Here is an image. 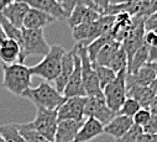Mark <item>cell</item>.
Listing matches in <instances>:
<instances>
[{
  "label": "cell",
  "instance_id": "cell-12",
  "mask_svg": "<svg viewBox=\"0 0 157 142\" xmlns=\"http://www.w3.org/2000/svg\"><path fill=\"white\" fill-rule=\"evenodd\" d=\"M100 16H101V14L94 9H90V8L83 6V5H78V6L73 8V10L67 16L66 21H67L68 26L71 28H73V27H75L78 25H82V24L94 22Z\"/></svg>",
  "mask_w": 157,
  "mask_h": 142
},
{
  "label": "cell",
  "instance_id": "cell-16",
  "mask_svg": "<svg viewBox=\"0 0 157 142\" xmlns=\"http://www.w3.org/2000/svg\"><path fill=\"white\" fill-rule=\"evenodd\" d=\"M55 17H52L51 15L40 11L37 9H32L30 8L24 22H22V28H27V30H44L46 26H48L50 24L55 22Z\"/></svg>",
  "mask_w": 157,
  "mask_h": 142
},
{
  "label": "cell",
  "instance_id": "cell-9",
  "mask_svg": "<svg viewBox=\"0 0 157 142\" xmlns=\"http://www.w3.org/2000/svg\"><path fill=\"white\" fill-rule=\"evenodd\" d=\"M87 96L67 98L66 101L57 109V119L62 120H84V105Z\"/></svg>",
  "mask_w": 157,
  "mask_h": 142
},
{
  "label": "cell",
  "instance_id": "cell-8",
  "mask_svg": "<svg viewBox=\"0 0 157 142\" xmlns=\"http://www.w3.org/2000/svg\"><path fill=\"white\" fill-rule=\"evenodd\" d=\"M116 114L106 105L104 96H87L84 105V118H94L104 126Z\"/></svg>",
  "mask_w": 157,
  "mask_h": 142
},
{
  "label": "cell",
  "instance_id": "cell-25",
  "mask_svg": "<svg viewBox=\"0 0 157 142\" xmlns=\"http://www.w3.org/2000/svg\"><path fill=\"white\" fill-rule=\"evenodd\" d=\"M19 132L21 135V137L24 138L25 142H48L40 132H38L31 122H26V124H19L17 125Z\"/></svg>",
  "mask_w": 157,
  "mask_h": 142
},
{
  "label": "cell",
  "instance_id": "cell-5",
  "mask_svg": "<svg viewBox=\"0 0 157 142\" xmlns=\"http://www.w3.org/2000/svg\"><path fill=\"white\" fill-rule=\"evenodd\" d=\"M126 76L128 69H121L116 73L115 79L103 89L104 100L109 108L117 114L126 99Z\"/></svg>",
  "mask_w": 157,
  "mask_h": 142
},
{
  "label": "cell",
  "instance_id": "cell-19",
  "mask_svg": "<svg viewBox=\"0 0 157 142\" xmlns=\"http://www.w3.org/2000/svg\"><path fill=\"white\" fill-rule=\"evenodd\" d=\"M132 125H134V121L131 118L116 114L113 118V120L104 126V133H106L110 137H114L116 140V138L121 137L125 132H128Z\"/></svg>",
  "mask_w": 157,
  "mask_h": 142
},
{
  "label": "cell",
  "instance_id": "cell-7",
  "mask_svg": "<svg viewBox=\"0 0 157 142\" xmlns=\"http://www.w3.org/2000/svg\"><path fill=\"white\" fill-rule=\"evenodd\" d=\"M31 124L48 142H53L56 127L58 124L57 110H48L36 106V116Z\"/></svg>",
  "mask_w": 157,
  "mask_h": 142
},
{
  "label": "cell",
  "instance_id": "cell-28",
  "mask_svg": "<svg viewBox=\"0 0 157 142\" xmlns=\"http://www.w3.org/2000/svg\"><path fill=\"white\" fill-rule=\"evenodd\" d=\"M95 73H97V77H98V80H99V84H100V88L101 90L108 85L110 84L115 77H116V73L114 70L109 67H104V65H93Z\"/></svg>",
  "mask_w": 157,
  "mask_h": 142
},
{
  "label": "cell",
  "instance_id": "cell-46",
  "mask_svg": "<svg viewBox=\"0 0 157 142\" xmlns=\"http://www.w3.org/2000/svg\"><path fill=\"white\" fill-rule=\"evenodd\" d=\"M0 142H4V141H3V138H2V136H0Z\"/></svg>",
  "mask_w": 157,
  "mask_h": 142
},
{
  "label": "cell",
  "instance_id": "cell-10",
  "mask_svg": "<svg viewBox=\"0 0 157 142\" xmlns=\"http://www.w3.org/2000/svg\"><path fill=\"white\" fill-rule=\"evenodd\" d=\"M77 48V47H75ZM64 98H73V96H87L83 87V79H82V67H81V59L78 56L77 51L74 54V68L73 72L64 87L63 90Z\"/></svg>",
  "mask_w": 157,
  "mask_h": 142
},
{
  "label": "cell",
  "instance_id": "cell-31",
  "mask_svg": "<svg viewBox=\"0 0 157 142\" xmlns=\"http://www.w3.org/2000/svg\"><path fill=\"white\" fill-rule=\"evenodd\" d=\"M141 133H142V129L134 124L128 132H125L121 137L116 138L115 142H137V138Z\"/></svg>",
  "mask_w": 157,
  "mask_h": 142
},
{
  "label": "cell",
  "instance_id": "cell-39",
  "mask_svg": "<svg viewBox=\"0 0 157 142\" xmlns=\"http://www.w3.org/2000/svg\"><path fill=\"white\" fill-rule=\"evenodd\" d=\"M157 62V45L148 47V63Z\"/></svg>",
  "mask_w": 157,
  "mask_h": 142
},
{
  "label": "cell",
  "instance_id": "cell-41",
  "mask_svg": "<svg viewBox=\"0 0 157 142\" xmlns=\"http://www.w3.org/2000/svg\"><path fill=\"white\" fill-rule=\"evenodd\" d=\"M14 2H16V0H0V11H3L6 6L13 4Z\"/></svg>",
  "mask_w": 157,
  "mask_h": 142
},
{
  "label": "cell",
  "instance_id": "cell-20",
  "mask_svg": "<svg viewBox=\"0 0 157 142\" xmlns=\"http://www.w3.org/2000/svg\"><path fill=\"white\" fill-rule=\"evenodd\" d=\"M0 62L2 64L24 63L21 59V47L16 41L6 39L0 46Z\"/></svg>",
  "mask_w": 157,
  "mask_h": 142
},
{
  "label": "cell",
  "instance_id": "cell-23",
  "mask_svg": "<svg viewBox=\"0 0 157 142\" xmlns=\"http://www.w3.org/2000/svg\"><path fill=\"white\" fill-rule=\"evenodd\" d=\"M121 42H117L115 40H110L109 42H106L98 52L95 61L93 63V65H104V67H109L114 54L117 52V50L120 48Z\"/></svg>",
  "mask_w": 157,
  "mask_h": 142
},
{
  "label": "cell",
  "instance_id": "cell-43",
  "mask_svg": "<svg viewBox=\"0 0 157 142\" xmlns=\"http://www.w3.org/2000/svg\"><path fill=\"white\" fill-rule=\"evenodd\" d=\"M8 37H6V35L4 33V31H3V28L0 27V46H2L3 43H4V41L6 40Z\"/></svg>",
  "mask_w": 157,
  "mask_h": 142
},
{
  "label": "cell",
  "instance_id": "cell-21",
  "mask_svg": "<svg viewBox=\"0 0 157 142\" xmlns=\"http://www.w3.org/2000/svg\"><path fill=\"white\" fill-rule=\"evenodd\" d=\"M126 98L135 99L141 108L148 109V106L155 98V94L150 89V87H142L136 84H126Z\"/></svg>",
  "mask_w": 157,
  "mask_h": 142
},
{
  "label": "cell",
  "instance_id": "cell-14",
  "mask_svg": "<svg viewBox=\"0 0 157 142\" xmlns=\"http://www.w3.org/2000/svg\"><path fill=\"white\" fill-rule=\"evenodd\" d=\"M75 46L74 48H72L71 51L66 52L62 57V61H61V69H59V73L56 78V80L53 82L55 83V88L57 89V92H59L61 94L63 93L64 90V87L73 72V68H74V54H75Z\"/></svg>",
  "mask_w": 157,
  "mask_h": 142
},
{
  "label": "cell",
  "instance_id": "cell-26",
  "mask_svg": "<svg viewBox=\"0 0 157 142\" xmlns=\"http://www.w3.org/2000/svg\"><path fill=\"white\" fill-rule=\"evenodd\" d=\"M17 125L19 124L0 125V136L4 142H25L19 132Z\"/></svg>",
  "mask_w": 157,
  "mask_h": 142
},
{
  "label": "cell",
  "instance_id": "cell-30",
  "mask_svg": "<svg viewBox=\"0 0 157 142\" xmlns=\"http://www.w3.org/2000/svg\"><path fill=\"white\" fill-rule=\"evenodd\" d=\"M140 109H141V106H140V104H139L135 99H132V98H126L125 101L123 103L121 108H120V110H119V113H117V114H119V115H125V116L132 119V116H134Z\"/></svg>",
  "mask_w": 157,
  "mask_h": 142
},
{
  "label": "cell",
  "instance_id": "cell-2",
  "mask_svg": "<svg viewBox=\"0 0 157 142\" xmlns=\"http://www.w3.org/2000/svg\"><path fill=\"white\" fill-rule=\"evenodd\" d=\"M66 52L67 51L62 46L52 45L50 47V51L47 52L46 56H44L41 62H38L35 65L29 67L31 76L40 77V78L45 79L47 83L55 82L59 73V69H61L62 57Z\"/></svg>",
  "mask_w": 157,
  "mask_h": 142
},
{
  "label": "cell",
  "instance_id": "cell-40",
  "mask_svg": "<svg viewBox=\"0 0 157 142\" xmlns=\"http://www.w3.org/2000/svg\"><path fill=\"white\" fill-rule=\"evenodd\" d=\"M148 110L152 116H157V95H155V98L152 99V101L148 106Z\"/></svg>",
  "mask_w": 157,
  "mask_h": 142
},
{
  "label": "cell",
  "instance_id": "cell-36",
  "mask_svg": "<svg viewBox=\"0 0 157 142\" xmlns=\"http://www.w3.org/2000/svg\"><path fill=\"white\" fill-rule=\"evenodd\" d=\"M137 142H157V135L142 132V133L139 136Z\"/></svg>",
  "mask_w": 157,
  "mask_h": 142
},
{
  "label": "cell",
  "instance_id": "cell-48",
  "mask_svg": "<svg viewBox=\"0 0 157 142\" xmlns=\"http://www.w3.org/2000/svg\"><path fill=\"white\" fill-rule=\"evenodd\" d=\"M53 142H55V141H53Z\"/></svg>",
  "mask_w": 157,
  "mask_h": 142
},
{
  "label": "cell",
  "instance_id": "cell-45",
  "mask_svg": "<svg viewBox=\"0 0 157 142\" xmlns=\"http://www.w3.org/2000/svg\"><path fill=\"white\" fill-rule=\"evenodd\" d=\"M110 4H117V3H120V0H109Z\"/></svg>",
  "mask_w": 157,
  "mask_h": 142
},
{
  "label": "cell",
  "instance_id": "cell-27",
  "mask_svg": "<svg viewBox=\"0 0 157 142\" xmlns=\"http://www.w3.org/2000/svg\"><path fill=\"white\" fill-rule=\"evenodd\" d=\"M0 27L3 28L8 39L16 41L20 45V47L22 46V28H17L14 25H11L2 14H0Z\"/></svg>",
  "mask_w": 157,
  "mask_h": 142
},
{
  "label": "cell",
  "instance_id": "cell-4",
  "mask_svg": "<svg viewBox=\"0 0 157 142\" xmlns=\"http://www.w3.org/2000/svg\"><path fill=\"white\" fill-rule=\"evenodd\" d=\"M77 53L81 59V67H82V79H83V87L87 96H104L103 90L100 88L97 73L93 68V64L88 57L87 47L84 45L77 43Z\"/></svg>",
  "mask_w": 157,
  "mask_h": 142
},
{
  "label": "cell",
  "instance_id": "cell-24",
  "mask_svg": "<svg viewBox=\"0 0 157 142\" xmlns=\"http://www.w3.org/2000/svg\"><path fill=\"white\" fill-rule=\"evenodd\" d=\"M146 63H148V47L144 43L132 56V58L130 59V62L128 63V73L129 74H134L135 72L145 65Z\"/></svg>",
  "mask_w": 157,
  "mask_h": 142
},
{
  "label": "cell",
  "instance_id": "cell-33",
  "mask_svg": "<svg viewBox=\"0 0 157 142\" xmlns=\"http://www.w3.org/2000/svg\"><path fill=\"white\" fill-rule=\"evenodd\" d=\"M142 132L157 135V116H151L150 121L142 127Z\"/></svg>",
  "mask_w": 157,
  "mask_h": 142
},
{
  "label": "cell",
  "instance_id": "cell-35",
  "mask_svg": "<svg viewBox=\"0 0 157 142\" xmlns=\"http://www.w3.org/2000/svg\"><path fill=\"white\" fill-rule=\"evenodd\" d=\"M144 43L147 47H152L157 45V35L152 31H145L144 35Z\"/></svg>",
  "mask_w": 157,
  "mask_h": 142
},
{
  "label": "cell",
  "instance_id": "cell-11",
  "mask_svg": "<svg viewBox=\"0 0 157 142\" xmlns=\"http://www.w3.org/2000/svg\"><path fill=\"white\" fill-rule=\"evenodd\" d=\"M19 2L26 3L32 9H37L51 15L55 20L64 21L67 19V14L58 0H19Z\"/></svg>",
  "mask_w": 157,
  "mask_h": 142
},
{
  "label": "cell",
  "instance_id": "cell-32",
  "mask_svg": "<svg viewBox=\"0 0 157 142\" xmlns=\"http://www.w3.org/2000/svg\"><path fill=\"white\" fill-rule=\"evenodd\" d=\"M151 113H150V110L148 109H144V108H141L134 116H132V121H134V124L135 125H137V126H140L141 129L150 121V119H151Z\"/></svg>",
  "mask_w": 157,
  "mask_h": 142
},
{
  "label": "cell",
  "instance_id": "cell-38",
  "mask_svg": "<svg viewBox=\"0 0 157 142\" xmlns=\"http://www.w3.org/2000/svg\"><path fill=\"white\" fill-rule=\"evenodd\" d=\"M94 3H95V5H97V8L100 10L101 15H104V13H105L106 8H108V6H109V4H110L109 0H94Z\"/></svg>",
  "mask_w": 157,
  "mask_h": 142
},
{
  "label": "cell",
  "instance_id": "cell-13",
  "mask_svg": "<svg viewBox=\"0 0 157 142\" xmlns=\"http://www.w3.org/2000/svg\"><path fill=\"white\" fill-rule=\"evenodd\" d=\"M104 133V125L94 118H86L73 142H90Z\"/></svg>",
  "mask_w": 157,
  "mask_h": 142
},
{
  "label": "cell",
  "instance_id": "cell-22",
  "mask_svg": "<svg viewBox=\"0 0 157 142\" xmlns=\"http://www.w3.org/2000/svg\"><path fill=\"white\" fill-rule=\"evenodd\" d=\"M156 78H157V74L155 72V69L151 67L150 63H146L145 65H142L134 74H129L128 73L126 84H136V85L148 87Z\"/></svg>",
  "mask_w": 157,
  "mask_h": 142
},
{
  "label": "cell",
  "instance_id": "cell-17",
  "mask_svg": "<svg viewBox=\"0 0 157 142\" xmlns=\"http://www.w3.org/2000/svg\"><path fill=\"white\" fill-rule=\"evenodd\" d=\"M84 120H62L58 121L55 133V142H73L78 130L81 129Z\"/></svg>",
  "mask_w": 157,
  "mask_h": 142
},
{
  "label": "cell",
  "instance_id": "cell-3",
  "mask_svg": "<svg viewBox=\"0 0 157 142\" xmlns=\"http://www.w3.org/2000/svg\"><path fill=\"white\" fill-rule=\"evenodd\" d=\"M21 96L29 99L36 106L48 110H57L67 99L63 96V94L57 92V89L47 82L40 83L36 88H29L24 92Z\"/></svg>",
  "mask_w": 157,
  "mask_h": 142
},
{
  "label": "cell",
  "instance_id": "cell-18",
  "mask_svg": "<svg viewBox=\"0 0 157 142\" xmlns=\"http://www.w3.org/2000/svg\"><path fill=\"white\" fill-rule=\"evenodd\" d=\"M29 9H30V6L26 3L16 0V2L10 4L9 6H6L3 11H0V14L15 27L22 28V22H24V19H25Z\"/></svg>",
  "mask_w": 157,
  "mask_h": 142
},
{
  "label": "cell",
  "instance_id": "cell-15",
  "mask_svg": "<svg viewBox=\"0 0 157 142\" xmlns=\"http://www.w3.org/2000/svg\"><path fill=\"white\" fill-rule=\"evenodd\" d=\"M132 28V16L128 13H119L115 15L114 24L110 30V36L117 42H123Z\"/></svg>",
  "mask_w": 157,
  "mask_h": 142
},
{
  "label": "cell",
  "instance_id": "cell-34",
  "mask_svg": "<svg viewBox=\"0 0 157 142\" xmlns=\"http://www.w3.org/2000/svg\"><path fill=\"white\" fill-rule=\"evenodd\" d=\"M144 26H145V31H152L157 35V17H155L153 15L147 16L145 19Z\"/></svg>",
  "mask_w": 157,
  "mask_h": 142
},
{
  "label": "cell",
  "instance_id": "cell-44",
  "mask_svg": "<svg viewBox=\"0 0 157 142\" xmlns=\"http://www.w3.org/2000/svg\"><path fill=\"white\" fill-rule=\"evenodd\" d=\"M151 64V67L155 69V72H156V74H157V62H153V63H150Z\"/></svg>",
  "mask_w": 157,
  "mask_h": 142
},
{
  "label": "cell",
  "instance_id": "cell-47",
  "mask_svg": "<svg viewBox=\"0 0 157 142\" xmlns=\"http://www.w3.org/2000/svg\"><path fill=\"white\" fill-rule=\"evenodd\" d=\"M153 16H155V17H157V13H155V14H153Z\"/></svg>",
  "mask_w": 157,
  "mask_h": 142
},
{
  "label": "cell",
  "instance_id": "cell-1",
  "mask_svg": "<svg viewBox=\"0 0 157 142\" xmlns=\"http://www.w3.org/2000/svg\"><path fill=\"white\" fill-rule=\"evenodd\" d=\"M31 83L32 76L24 63L3 64V87L13 95L21 96L25 90L31 88Z\"/></svg>",
  "mask_w": 157,
  "mask_h": 142
},
{
  "label": "cell",
  "instance_id": "cell-42",
  "mask_svg": "<svg viewBox=\"0 0 157 142\" xmlns=\"http://www.w3.org/2000/svg\"><path fill=\"white\" fill-rule=\"evenodd\" d=\"M148 87H150V89L152 90V93H153L155 95H157V78H156V79H155V80H153Z\"/></svg>",
  "mask_w": 157,
  "mask_h": 142
},
{
  "label": "cell",
  "instance_id": "cell-37",
  "mask_svg": "<svg viewBox=\"0 0 157 142\" xmlns=\"http://www.w3.org/2000/svg\"><path fill=\"white\" fill-rule=\"evenodd\" d=\"M155 13H157V0H151L148 2V5H147V9H146V14L145 16H151L153 15Z\"/></svg>",
  "mask_w": 157,
  "mask_h": 142
},
{
  "label": "cell",
  "instance_id": "cell-29",
  "mask_svg": "<svg viewBox=\"0 0 157 142\" xmlns=\"http://www.w3.org/2000/svg\"><path fill=\"white\" fill-rule=\"evenodd\" d=\"M109 68H111L115 73L120 72L121 69H125V68L128 69V56H126L123 46H120V48L114 54V57L109 64Z\"/></svg>",
  "mask_w": 157,
  "mask_h": 142
},
{
  "label": "cell",
  "instance_id": "cell-6",
  "mask_svg": "<svg viewBox=\"0 0 157 142\" xmlns=\"http://www.w3.org/2000/svg\"><path fill=\"white\" fill-rule=\"evenodd\" d=\"M44 30H27L22 28V46H21V59L25 61L29 56H46L50 51Z\"/></svg>",
  "mask_w": 157,
  "mask_h": 142
}]
</instances>
